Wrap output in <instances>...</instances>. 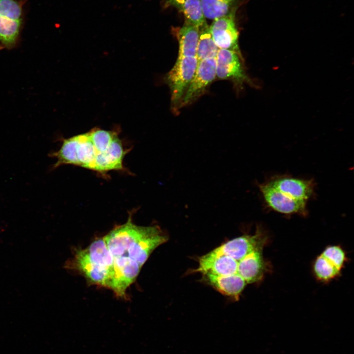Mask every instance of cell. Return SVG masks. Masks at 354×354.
<instances>
[{
    "label": "cell",
    "mask_w": 354,
    "mask_h": 354,
    "mask_svg": "<svg viewBox=\"0 0 354 354\" xmlns=\"http://www.w3.org/2000/svg\"><path fill=\"white\" fill-rule=\"evenodd\" d=\"M266 245L254 234L236 237L201 256L195 271L231 277L243 291L248 284L261 282L271 271L264 255Z\"/></svg>",
    "instance_id": "obj_1"
},
{
    "label": "cell",
    "mask_w": 354,
    "mask_h": 354,
    "mask_svg": "<svg viewBox=\"0 0 354 354\" xmlns=\"http://www.w3.org/2000/svg\"><path fill=\"white\" fill-rule=\"evenodd\" d=\"M103 237L116 267L137 270L141 269L156 248L168 240L157 225L134 224L131 214L125 223L115 227Z\"/></svg>",
    "instance_id": "obj_2"
},
{
    "label": "cell",
    "mask_w": 354,
    "mask_h": 354,
    "mask_svg": "<svg viewBox=\"0 0 354 354\" xmlns=\"http://www.w3.org/2000/svg\"><path fill=\"white\" fill-rule=\"evenodd\" d=\"M49 156L57 159L52 169L71 164L104 173L118 170L122 165L121 151L115 150L108 153L99 151L88 132L64 139L59 149L50 153Z\"/></svg>",
    "instance_id": "obj_3"
},
{
    "label": "cell",
    "mask_w": 354,
    "mask_h": 354,
    "mask_svg": "<svg viewBox=\"0 0 354 354\" xmlns=\"http://www.w3.org/2000/svg\"><path fill=\"white\" fill-rule=\"evenodd\" d=\"M66 268L78 271L90 284L112 290L115 275L114 261L103 237L77 250Z\"/></svg>",
    "instance_id": "obj_4"
},
{
    "label": "cell",
    "mask_w": 354,
    "mask_h": 354,
    "mask_svg": "<svg viewBox=\"0 0 354 354\" xmlns=\"http://www.w3.org/2000/svg\"><path fill=\"white\" fill-rule=\"evenodd\" d=\"M26 0H0V50L19 44L24 20Z\"/></svg>",
    "instance_id": "obj_5"
},
{
    "label": "cell",
    "mask_w": 354,
    "mask_h": 354,
    "mask_svg": "<svg viewBox=\"0 0 354 354\" xmlns=\"http://www.w3.org/2000/svg\"><path fill=\"white\" fill-rule=\"evenodd\" d=\"M348 260L346 252L340 245H328L314 261L313 275L318 281L329 283L341 275Z\"/></svg>",
    "instance_id": "obj_6"
},
{
    "label": "cell",
    "mask_w": 354,
    "mask_h": 354,
    "mask_svg": "<svg viewBox=\"0 0 354 354\" xmlns=\"http://www.w3.org/2000/svg\"><path fill=\"white\" fill-rule=\"evenodd\" d=\"M198 62L196 57L177 58L172 68L166 76L174 107L179 106L193 79Z\"/></svg>",
    "instance_id": "obj_7"
},
{
    "label": "cell",
    "mask_w": 354,
    "mask_h": 354,
    "mask_svg": "<svg viewBox=\"0 0 354 354\" xmlns=\"http://www.w3.org/2000/svg\"><path fill=\"white\" fill-rule=\"evenodd\" d=\"M242 57L237 53L219 49L216 57V77L232 81L240 89L245 84L254 85L244 69Z\"/></svg>",
    "instance_id": "obj_8"
},
{
    "label": "cell",
    "mask_w": 354,
    "mask_h": 354,
    "mask_svg": "<svg viewBox=\"0 0 354 354\" xmlns=\"http://www.w3.org/2000/svg\"><path fill=\"white\" fill-rule=\"evenodd\" d=\"M235 11L213 20L209 30L219 49L233 51L241 56L238 46V32L235 24Z\"/></svg>",
    "instance_id": "obj_9"
},
{
    "label": "cell",
    "mask_w": 354,
    "mask_h": 354,
    "mask_svg": "<svg viewBox=\"0 0 354 354\" xmlns=\"http://www.w3.org/2000/svg\"><path fill=\"white\" fill-rule=\"evenodd\" d=\"M216 58L198 62L195 75L180 102L179 107L190 104L204 93L216 77Z\"/></svg>",
    "instance_id": "obj_10"
},
{
    "label": "cell",
    "mask_w": 354,
    "mask_h": 354,
    "mask_svg": "<svg viewBox=\"0 0 354 354\" xmlns=\"http://www.w3.org/2000/svg\"><path fill=\"white\" fill-rule=\"evenodd\" d=\"M259 188L266 205L272 209L285 214H306V202L292 198L268 183L260 184Z\"/></svg>",
    "instance_id": "obj_11"
},
{
    "label": "cell",
    "mask_w": 354,
    "mask_h": 354,
    "mask_svg": "<svg viewBox=\"0 0 354 354\" xmlns=\"http://www.w3.org/2000/svg\"><path fill=\"white\" fill-rule=\"evenodd\" d=\"M268 183L292 198L305 202L311 196L314 191V184L311 180L283 177H277Z\"/></svg>",
    "instance_id": "obj_12"
},
{
    "label": "cell",
    "mask_w": 354,
    "mask_h": 354,
    "mask_svg": "<svg viewBox=\"0 0 354 354\" xmlns=\"http://www.w3.org/2000/svg\"><path fill=\"white\" fill-rule=\"evenodd\" d=\"M199 32V28L185 23L177 34L179 44L177 58L196 57Z\"/></svg>",
    "instance_id": "obj_13"
},
{
    "label": "cell",
    "mask_w": 354,
    "mask_h": 354,
    "mask_svg": "<svg viewBox=\"0 0 354 354\" xmlns=\"http://www.w3.org/2000/svg\"><path fill=\"white\" fill-rule=\"evenodd\" d=\"M219 48L211 36L209 26L206 23L200 28L196 57L198 62L216 58Z\"/></svg>",
    "instance_id": "obj_14"
},
{
    "label": "cell",
    "mask_w": 354,
    "mask_h": 354,
    "mask_svg": "<svg viewBox=\"0 0 354 354\" xmlns=\"http://www.w3.org/2000/svg\"><path fill=\"white\" fill-rule=\"evenodd\" d=\"M176 7L183 14L185 23L200 29L206 23L200 0H182Z\"/></svg>",
    "instance_id": "obj_15"
},
{
    "label": "cell",
    "mask_w": 354,
    "mask_h": 354,
    "mask_svg": "<svg viewBox=\"0 0 354 354\" xmlns=\"http://www.w3.org/2000/svg\"><path fill=\"white\" fill-rule=\"evenodd\" d=\"M238 0H200L206 18L214 20L229 14Z\"/></svg>",
    "instance_id": "obj_16"
},
{
    "label": "cell",
    "mask_w": 354,
    "mask_h": 354,
    "mask_svg": "<svg viewBox=\"0 0 354 354\" xmlns=\"http://www.w3.org/2000/svg\"><path fill=\"white\" fill-rule=\"evenodd\" d=\"M182 0H168L169 3L176 6Z\"/></svg>",
    "instance_id": "obj_17"
}]
</instances>
